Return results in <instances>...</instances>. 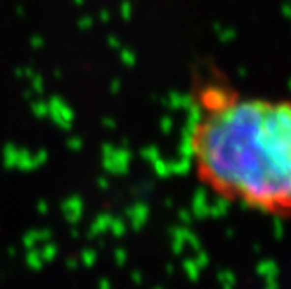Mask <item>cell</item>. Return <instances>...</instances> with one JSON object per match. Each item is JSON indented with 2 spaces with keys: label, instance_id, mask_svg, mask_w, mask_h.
<instances>
[{
  "label": "cell",
  "instance_id": "1",
  "mask_svg": "<svg viewBox=\"0 0 291 289\" xmlns=\"http://www.w3.org/2000/svg\"><path fill=\"white\" fill-rule=\"evenodd\" d=\"M187 153L216 197L272 218H291V99L246 96L207 80L194 91Z\"/></svg>",
  "mask_w": 291,
  "mask_h": 289
}]
</instances>
